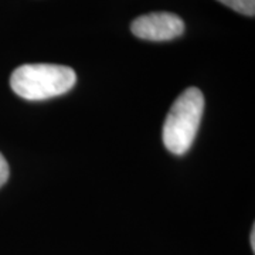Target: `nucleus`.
I'll return each mask as SVG.
<instances>
[{
  "label": "nucleus",
  "mask_w": 255,
  "mask_h": 255,
  "mask_svg": "<svg viewBox=\"0 0 255 255\" xmlns=\"http://www.w3.org/2000/svg\"><path fill=\"white\" fill-rule=\"evenodd\" d=\"M77 81L73 68L57 64H24L10 77V87L27 101H44L68 92Z\"/></svg>",
  "instance_id": "f257e3e1"
},
{
  "label": "nucleus",
  "mask_w": 255,
  "mask_h": 255,
  "mask_svg": "<svg viewBox=\"0 0 255 255\" xmlns=\"http://www.w3.org/2000/svg\"><path fill=\"white\" fill-rule=\"evenodd\" d=\"M204 112V97L190 87L174 101L163 125V143L173 155H184L193 145Z\"/></svg>",
  "instance_id": "f03ea898"
},
{
  "label": "nucleus",
  "mask_w": 255,
  "mask_h": 255,
  "mask_svg": "<svg viewBox=\"0 0 255 255\" xmlns=\"http://www.w3.org/2000/svg\"><path fill=\"white\" fill-rule=\"evenodd\" d=\"M132 33L142 40L149 41H169L182 36L184 23L173 13H149L135 18L130 26Z\"/></svg>",
  "instance_id": "7ed1b4c3"
},
{
  "label": "nucleus",
  "mask_w": 255,
  "mask_h": 255,
  "mask_svg": "<svg viewBox=\"0 0 255 255\" xmlns=\"http://www.w3.org/2000/svg\"><path fill=\"white\" fill-rule=\"evenodd\" d=\"M219 1L241 14H246V16L255 14V0H219Z\"/></svg>",
  "instance_id": "20e7f679"
},
{
  "label": "nucleus",
  "mask_w": 255,
  "mask_h": 255,
  "mask_svg": "<svg viewBox=\"0 0 255 255\" xmlns=\"http://www.w3.org/2000/svg\"><path fill=\"white\" fill-rule=\"evenodd\" d=\"M9 163L6 162V159H4V156L0 153V187L4 184V183L7 182V179H9Z\"/></svg>",
  "instance_id": "39448f33"
},
{
  "label": "nucleus",
  "mask_w": 255,
  "mask_h": 255,
  "mask_svg": "<svg viewBox=\"0 0 255 255\" xmlns=\"http://www.w3.org/2000/svg\"><path fill=\"white\" fill-rule=\"evenodd\" d=\"M250 240H251V248H253V253H255V227H253V230H251Z\"/></svg>",
  "instance_id": "423d86ee"
}]
</instances>
